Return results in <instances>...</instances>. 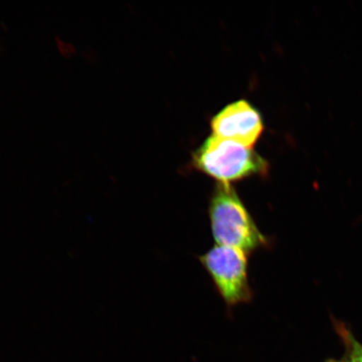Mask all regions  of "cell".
<instances>
[{"mask_svg": "<svg viewBox=\"0 0 362 362\" xmlns=\"http://www.w3.org/2000/svg\"><path fill=\"white\" fill-rule=\"evenodd\" d=\"M208 214L217 245L237 248L247 255L269 246V240L260 232L232 185H216Z\"/></svg>", "mask_w": 362, "mask_h": 362, "instance_id": "6da1fadb", "label": "cell"}, {"mask_svg": "<svg viewBox=\"0 0 362 362\" xmlns=\"http://www.w3.org/2000/svg\"><path fill=\"white\" fill-rule=\"evenodd\" d=\"M194 169L217 181L232 185L269 174V162L252 148L211 135L192 156Z\"/></svg>", "mask_w": 362, "mask_h": 362, "instance_id": "7a4b0ae2", "label": "cell"}, {"mask_svg": "<svg viewBox=\"0 0 362 362\" xmlns=\"http://www.w3.org/2000/svg\"><path fill=\"white\" fill-rule=\"evenodd\" d=\"M247 253L232 247L216 245L199 257L226 305L233 307L252 300Z\"/></svg>", "mask_w": 362, "mask_h": 362, "instance_id": "3957f363", "label": "cell"}, {"mask_svg": "<svg viewBox=\"0 0 362 362\" xmlns=\"http://www.w3.org/2000/svg\"><path fill=\"white\" fill-rule=\"evenodd\" d=\"M211 126L217 137L252 148L264 130L261 113L246 100L226 106L212 117Z\"/></svg>", "mask_w": 362, "mask_h": 362, "instance_id": "277c9868", "label": "cell"}, {"mask_svg": "<svg viewBox=\"0 0 362 362\" xmlns=\"http://www.w3.org/2000/svg\"><path fill=\"white\" fill-rule=\"evenodd\" d=\"M344 344L349 354L350 362H362V345L353 337V334L345 328L339 329Z\"/></svg>", "mask_w": 362, "mask_h": 362, "instance_id": "5b68a950", "label": "cell"}, {"mask_svg": "<svg viewBox=\"0 0 362 362\" xmlns=\"http://www.w3.org/2000/svg\"><path fill=\"white\" fill-rule=\"evenodd\" d=\"M328 362H346V361H329Z\"/></svg>", "mask_w": 362, "mask_h": 362, "instance_id": "8992f818", "label": "cell"}]
</instances>
